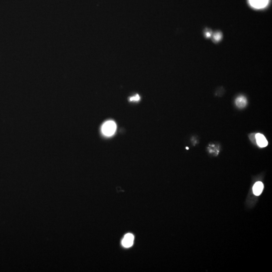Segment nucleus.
I'll list each match as a JSON object with an SVG mask.
<instances>
[{"label": "nucleus", "instance_id": "6e6552de", "mask_svg": "<svg viewBox=\"0 0 272 272\" xmlns=\"http://www.w3.org/2000/svg\"><path fill=\"white\" fill-rule=\"evenodd\" d=\"M140 99V96L138 94L135 95V96L131 97L130 98V100L131 102H138Z\"/></svg>", "mask_w": 272, "mask_h": 272}, {"label": "nucleus", "instance_id": "423d86ee", "mask_svg": "<svg viewBox=\"0 0 272 272\" xmlns=\"http://www.w3.org/2000/svg\"><path fill=\"white\" fill-rule=\"evenodd\" d=\"M235 104L239 108H243L246 106L247 100L246 98L243 96H240L236 98Z\"/></svg>", "mask_w": 272, "mask_h": 272}, {"label": "nucleus", "instance_id": "20e7f679", "mask_svg": "<svg viewBox=\"0 0 272 272\" xmlns=\"http://www.w3.org/2000/svg\"><path fill=\"white\" fill-rule=\"evenodd\" d=\"M134 236L131 233H127L125 235L122 240V245L125 248H130L133 245Z\"/></svg>", "mask_w": 272, "mask_h": 272}, {"label": "nucleus", "instance_id": "1a4fd4ad", "mask_svg": "<svg viewBox=\"0 0 272 272\" xmlns=\"http://www.w3.org/2000/svg\"><path fill=\"white\" fill-rule=\"evenodd\" d=\"M211 32H210H210H207L206 33V36L207 38L210 37V36H211Z\"/></svg>", "mask_w": 272, "mask_h": 272}, {"label": "nucleus", "instance_id": "f257e3e1", "mask_svg": "<svg viewBox=\"0 0 272 272\" xmlns=\"http://www.w3.org/2000/svg\"><path fill=\"white\" fill-rule=\"evenodd\" d=\"M116 130V125L114 121L109 120L103 124L102 131L103 135L106 136H112L115 133Z\"/></svg>", "mask_w": 272, "mask_h": 272}, {"label": "nucleus", "instance_id": "39448f33", "mask_svg": "<svg viewBox=\"0 0 272 272\" xmlns=\"http://www.w3.org/2000/svg\"><path fill=\"white\" fill-rule=\"evenodd\" d=\"M263 184L261 181H258L253 187V192L255 195H259L263 191Z\"/></svg>", "mask_w": 272, "mask_h": 272}, {"label": "nucleus", "instance_id": "7ed1b4c3", "mask_svg": "<svg viewBox=\"0 0 272 272\" xmlns=\"http://www.w3.org/2000/svg\"><path fill=\"white\" fill-rule=\"evenodd\" d=\"M256 141L257 145L261 148H264L267 146L268 144V141L263 134L260 133L256 134L255 135Z\"/></svg>", "mask_w": 272, "mask_h": 272}, {"label": "nucleus", "instance_id": "f03ea898", "mask_svg": "<svg viewBox=\"0 0 272 272\" xmlns=\"http://www.w3.org/2000/svg\"><path fill=\"white\" fill-rule=\"evenodd\" d=\"M249 5L253 8L263 9L266 7L269 2V0H249Z\"/></svg>", "mask_w": 272, "mask_h": 272}, {"label": "nucleus", "instance_id": "0eeeda50", "mask_svg": "<svg viewBox=\"0 0 272 272\" xmlns=\"http://www.w3.org/2000/svg\"><path fill=\"white\" fill-rule=\"evenodd\" d=\"M222 34L220 32H217L213 36V39L215 42H218L221 39Z\"/></svg>", "mask_w": 272, "mask_h": 272}]
</instances>
